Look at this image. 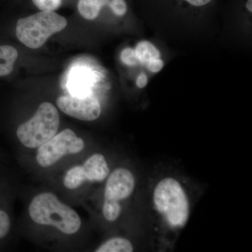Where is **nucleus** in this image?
<instances>
[{
    "label": "nucleus",
    "instance_id": "obj_1",
    "mask_svg": "<svg viewBox=\"0 0 252 252\" xmlns=\"http://www.w3.org/2000/svg\"><path fill=\"white\" fill-rule=\"evenodd\" d=\"M28 212L34 223L52 225L66 235L74 234L81 228V220L77 212L50 192L36 195L32 200Z\"/></svg>",
    "mask_w": 252,
    "mask_h": 252
},
{
    "label": "nucleus",
    "instance_id": "obj_2",
    "mask_svg": "<svg viewBox=\"0 0 252 252\" xmlns=\"http://www.w3.org/2000/svg\"><path fill=\"white\" fill-rule=\"evenodd\" d=\"M154 206L167 224L172 228H182L190 215V205L185 189L179 181L166 177L159 181L154 189Z\"/></svg>",
    "mask_w": 252,
    "mask_h": 252
},
{
    "label": "nucleus",
    "instance_id": "obj_3",
    "mask_svg": "<svg viewBox=\"0 0 252 252\" xmlns=\"http://www.w3.org/2000/svg\"><path fill=\"white\" fill-rule=\"evenodd\" d=\"M67 26L65 18L54 11H41L18 20L16 36L18 40L31 49L41 47L50 36L63 31Z\"/></svg>",
    "mask_w": 252,
    "mask_h": 252
},
{
    "label": "nucleus",
    "instance_id": "obj_4",
    "mask_svg": "<svg viewBox=\"0 0 252 252\" xmlns=\"http://www.w3.org/2000/svg\"><path fill=\"white\" fill-rule=\"evenodd\" d=\"M60 126L58 109L50 102H44L28 122L17 129V137L25 147L39 148L57 134Z\"/></svg>",
    "mask_w": 252,
    "mask_h": 252
},
{
    "label": "nucleus",
    "instance_id": "obj_5",
    "mask_svg": "<svg viewBox=\"0 0 252 252\" xmlns=\"http://www.w3.org/2000/svg\"><path fill=\"white\" fill-rule=\"evenodd\" d=\"M84 147L82 139L71 129H65L39 147L36 161L41 167H51L64 156L80 153Z\"/></svg>",
    "mask_w": 252,
    "mask_h": 252
},
{
    "label": "nucleus",
    "instance_id": "obj_6",
    "mask_svg": "<svg viewBox=\"0 0 252 252\" xmlns=\"http://www.w3.org/2000/svg\"><path fill=\"white\" fill-rule=\"evenodd\" d=\"M58 107L69 117L79 120L92 122L100 116V104L93 94L78 96H61L56 101Z\"/></svg>",
    "mask_w": 252,
    "mask_h": 252
},
{
    "label": "nucleus",
    "instance_id": "obj_7",
    "mask_svg": "<svg viewBox=\"0 0 252 252\" xmlns=\"http://www.w3.org/2000/svg\"><path fill=\"white\" fill-rule=\"evenodd\" d=\"M135 187V176L128 169L119 167L109 176L104 189V199L123 201L132 195Z\"/></svg>",
    "mask_w": 252,
    "mask_h": 252
},
{
    "label": "nucleus",
    "instance_id": "obj_8",
    "mask_svg": "<svg viewBox=\"0 0 252 252\" xmlns=\"http://www.w3.org/2000/svg\"><path fill=\"white\" fill-rule=\"evenodd\" d=\"M86 180L91 182H102L108 177L109 168L103 155L94 154L89 157L83 165Z\"/></svg>",
    "mask_w": 252,
    "mask_h": 252
},
{
    "label": "nucleus",
    "instance_id": "obj_9",
    "mask_svg": "<svg viewBox=\"0 0 252 252\" xmlns=\"http://www.w3.org/2000/svg\"><path fill=\"white\" fill-rule=\"evenodd\" d=\"M17 50L11 46H0V77L9 75L14 70L18 59Z\"/></svg>",
    "mask_w": 252,
    "mask_h": 252
},
{
    "label": "nucleus",
    "instance_id": "obj_10",
    "mask_svg": "<svg viewBox=\"0 0 252 252\" xmlns=\"http://www.w3.org/2000/svg\"><path fill=\"white\" fill-rule=\"evenodd\" d=\"M133 246L130 240L121 237L109 239L95 250L96 252H132Z\"/></svg>",
    "mask_w": 252,
    "mask_h": 252
},
{
    "label": "nucleus",
    "instance_id": "obj_11",
    "mask_svg": "<svg viewBox=\"0 0 252 252\" xmlns=\"http://www.w3.org/2000/svg\"><path fill=\"white\" fill-rule=\"evenodd\" d=\"M135 51L138 61L145 65L149 61L160 58L158 50L147 41H140L136 46Z\"/></svg>",
    "mask_w": 252,
    "mask_h": 252
},
{
    "label": "nucleus",
    "instance_id": "obj_12",
    "mask_svg": "<svg viewBox=\"0 0 252 252\" xmlns=\"http://www.w3.org/2000/svg\"><path fill=\"white\" fill-rule=\"evenodd\" d=\"M85 172L83 166L77 165L69 169L63 179V184L66 188L74 190L79 188L86 182Z\"/></svg>",
    "mask_w": 252,
    "mask_h": 252
},
{
    "label": "nucleus",
    "instance_id": "obj_13",
    "mask_svg": "<svg viewBox=\"0 0 252 252\" xmlns=\"http://www.w3.org/2000/svg\"><path fill=\"white\" fill-rule=\"evenodd\" d=\"M102 5L97 0H79L78 10L79 14L86 19L92 21L99 16Z\"/></svg>",
    "mask_w": 252,
    "mask_h": 252
},
{
    "label": "nucleus",
    "instance_id": "obj_14",
    "mask_svg": "<svg viewBox=\"0 0 252 252\" xmlns=\"http://www.w3.org/2000/svg\"><path fill=\"white\" fill-rule=\"evenodd\" d=\"M122 213V205L119 202L104 199L102 205V214L106 220L108 221H115Z\"/></svg>",
    "mask_w": 252,
    "mask_h": 252
},
{
    "label": "nucleus",
    "instance_id": "obj_15",
    "mask_svg": "<svg viewBox=\"0 0 252 252\" xmlns=\"http://www.w3.org/2000/svg\"><path fill=\"white\" fill-rule=\"evenodd\" d=\"M33 3L40 11H54L62 4V0H32Z\"/></svg>",
    "mask_w": 252,
    "mask_h": 252
},
{
    "label": "nucleus",
    "instance_id": "obj_16",
    "mask_svg": "<svg viewBox=\"0 0 252 252\" xmlns=\"http://www.w3.org/2000/svg\"><path fill=\"white\" fill-rule=\"evenodd\" d=\"M11 228V220L6 212L0 210V240L9 233Z\"/></svg>",
    "mask_w": 252,
    "mask_h": 252
},
{
    "label": "nucleus",
    "instance_id": "obj_17",
    "mask_svg": "<svg viewBox=\"0 0 252 252\" xmlns=\"http://www.w3.org/2000/svg\"><path fill=\"white\" fill-rule=\"evenodd\" d=\"M121 59L124 64L128 66H135L138 63L137 56H136L135 50L131 48H126L122 51L121 54Z\"/></svg>",
    "mask_w": 252,
    "mask_h": 252
},
{
    "label": "nucleus",
    "instance_id": "obj_18",
    "mask_svg": "<svg viewBox=\"0 0 252 252\" xmlns=\"http://www.w3.org/2000/svg\"><path fill=\"white\" fill-rule=\"evenodd\" d=\"M109 7L118 16H123L127 12V4L125 0H112L109 3Z\"/></svg>",
    "mask_w": 252,
    "mask_h": 252
},
{
    "label": "nucleus",
    "instance_id": "obj_19",
    "mask_svg": "<svg viewBox=\"0 0 252 252\" xmlns=\"http://www.w3.org/2000/svg\"><path fill=\"white\" fill-rule=\"evenodd\" d=\"M163 61L160 59L152 60L146 64L149 70L154 73L160 72L163 67Z\"/></svg>",
    "mask_w": 252,
    "mask_h": 252
},
{
    "label": "nucleus",
    "instance_id": "obj_20",
    "mask_svg": "<svg viewBox=\"0 0 252 252\" xmlns=\"http://www.w3.org/2000/svg\"><path fill=\"white\" fill-rule=\"evenodd\" d=\"M147 83H148V78L145 74H141L138 77H137V80H136V84H137V87L140 89H144L146 86H147Z\"/></svg>",
    "mask_w": 252,
    "mask_h": 252
},
{
    "label": "nucleus",
    "instance_id": "obj_21",
    "mask_svg": "<svg viewBox=\"0 0 252 252\" xmlns=\"http://www.w3.org/2000/svg\"><path fill=\"white\" fill-rule=\"evenodd\" d=\"M185 1H188L189 4L193 6H202L208 4L212 0H185Z\"/></svg>",
    "mask_w": 252,
    "mask_h": 252
},
{
    "label": "nucleus",
    "instance_id": "obj_22",
    "mask_svg": "<svg viewBox=\"0 0 252 252\" xmlns=\"http://www.w3.org/2000/svg\"><path fill=\"white\" fill-rule=\"evenodd\" d=\"M252 0H248V3H247L246 6L247 9L252 12Z\"/></svg>",
    "mask_w": 252,
    "mask_h": 252
},
{
    "label": "nucleus",
    "instance_id": "obj_23",
    "mask_svg": "<svg viewBox=\"0 0 252 252\" xmlns=\"http://www.w3.org/2000/svg\"><path fill=\"white\" fill-rule=\"evenodd\" d=\"M102 5V6H104L109 2V0H97Z\"/></svg>",
    "mask_w": 252,
    "mask_h": 252
}]
</instances>
